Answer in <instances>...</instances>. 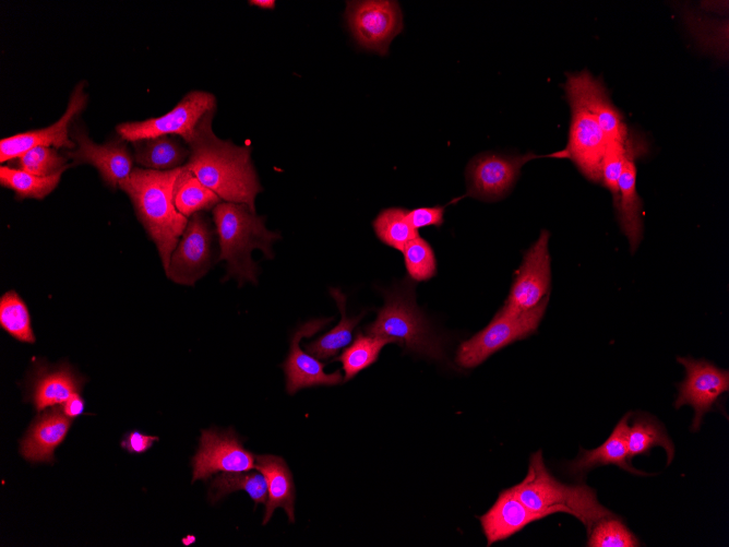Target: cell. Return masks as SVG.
Instances as JSON below:
<instances>
[{
    "label": "cell",
    "instance_id": "cell-1",
    "mask_svg": "<svg viewBox=\"0 0 729 547\" xmlns=\"http://www.w3.org/2000/svg\"><path fill=\"white\" fill-rule=\"evenodd\" d=\"M214 114L207 112L186 142L190 155L184 166L220 199L246 204L255 212L254 200L262 188L251 151L217 138L212 129Z\"/></svg>",
    "mask_w": 729,
    "mask_h": 547
},
{
    "label": "cell",
    "instance_id": "cell-2",
    "mask_svg": "<svg viewBox=\"0 0 729 547\" xmlns=\"http://www.w3.org/2000/svg\"><path fill=\"white\" fill-rule=\"evenodd\" d=\"M181 169L182 166L171 170L135 168L118 186L131 199L136 216L155 242L165 272L189 222L174 201Z\"/></svg>",
    "mask_w": 729,
    "mask_h": 547
},
{
    "label": "cell",
    "instance_id": "cell-3",
    "mask_svg": "<svg viewBox=\"0 0 729 547\" xmlns=\"http://www.w3.org/2000/svg\"><path fill=\"white\" fill-rule=\"evenodd\" d=\"M213 217L220 247L218 260L227 262L228 276L236 277L240 285L247 281L255 284L259 269L251 253L258 249L272 259L271 246L279 234L268 230L264 218L242 203H218Z\"/></svg>",
    "mask_w": 729,
    "mask_h": 547
},
{
    "label": "cell",
    "instance_id": "cell-4",
    "mask_svg": "<svg viewBox=\"0 0 729 547\" xmlns=\"http://www.w3.org/2000/svg\"><path fill=\"white\" fill-rule=\"evenodd\" d=\"M518 499L530 510L545 516L557 512L574 515L587 528L598 521L613 516L597 500L596 492L585 486H569L557 480L547 469L542 452L531 454L525 478L512 487Z\"/></svg>",
    "mask_w": 729,
    "mask_h": 547
},
{
    "label": "cell",
    "instance_id": "cell-5",
    "mask_svg": "<svg viewBox=\"0 0 729 547\" xmlns=\"http://www.w3.org/2000/svg\"><path fill=\"white\" fill-rule=\"evenodd\" d=\"M366 334L392 338L406 349L434 359H442V342L415 302L414 289L399 286L385 295L377 319L366 326Z\"/></svg>",
    "mask_w": 729,
    "mask_h": 547
},
{
    "label": "cell",
    "instance_id": "cell-6",
    "mask_svg": "<svg viewBox=\"0 0 729 547\" xmlns=\"http://www.w3.org/2000/svg\"><path fill=\"white\" fill-rule=\"evenodd\" d=\"M564 93L571 108V122L567 145L561 150L562 158L571 159L588 180L599 182L608 141L586 106L573 73H566Z\"/></svg>",
    "mask_w": 729,
    "mask_h": 547
},
{
    "label": "cell",
    "instance_id": "cell-7",
    "mask_svg": "<svg viewBox=\"0 0 729 547\" xmlns=\"http://www.w3.org/2000/svg\"><path fill=\"white\" fill-rule=\"evenodd\" d=\"M548 302L549 295L533 309L518 314L499 310L485 329L459 345L455 362L463 368H474L501 348L531 335L536 332Z\"/></svg>",
    "mask_w": 729,
    "mask_h": 547
},
{
    "label": "cell",
    "instance_id": "cell-8",
    "mask_svg": "<svg viewBox=\"0 0 729 547\" xmlns=\"http://www.w3.org/2000/svg\"><path fill=\"white\" fill-rule=\"evenodd\" d=\"M216 110V98L212 93L192 91L168 112L143 121L123 122L117 126L118 135L128 142L163 135H177L187 142L201 119Z\"/></svg>",
    "mask_w": 729,
    "mask_h": 547
},
{
    "label": "cell",
    "instance_id": "cell-9",
    "mask_svg": "<svg viewBox=\"0 0 729 547\" xmlns=\"http://www.w3.org/2000/svg\"><path fill=\"white\" fill-rule=\"evenodd\" d=\"M345 19L356 43L382 56L403 29V16L397 1H348Z\"/></svg>",
    "mask_w": 729,
    "mask_h": 547
},
{
    "label": "cell",
    "instance_id": "cell-10",
    "mask_svg": "<svg viewBox=\"0 0 729 547\" xmlns=\"http://www.w3.org/2000/svg\"><path fill=\"white\" fill-rule=\"evenodd\" d=\"M548 230H541L537 241L524 253L516 271L510 294L501 312L518 314L536 307L549 295L551 267Z\"/></svg>",
    "mask_w": 729,
    "mask_h": 547
},
{
    "label": "cell",
    "instance_id": "cell-11",
    "mask_svg": "<svg viewBox=\"0 0 729 547\" xmlns=\"http://www.w3.org/2000/svg\"><path fill=\"white\" fill-rule=\"evenodd\" d=\"M538 157L541 156L533 153L524 155L482 153L475 156L466 169V195L489 202L504 198L513 188L522 167Z\"/></svg>",
    "mask_w": 729,
    "mask_h": 547
},
{
    "label": "cell",
    "instance_id": "cell-12",
    "mask_svg": "<svg viewBox=\"0 0 729 547\" xmlns=\"http://www.w3.org/2000/svg\"><path fill=\"white\" fill-rule=\"evenodd\" d=\"M678 361L685 368V378L678 384L674 407H693L691 430L697 431L703 416L713 411L720 395L729 390V372L704 359L678 357Z\"/></svg>",
    "mask_w": 729,
    "mask_h": 547
},
{
    "label": "cell",
    "instance_id": "cell-13",
    "mask_svg": "<svg viewBox=\"0 0 729 547\" xmlns=\"http://www.w3.org/2000/svg\"><path fill=\"white\" fill-rule=\"evenodd\" d=\"M87 99L85 82L82 81L71 93L64 114L55 123L43 129L16 133L1 139L0 162L4 163L17 158L36 146L74 148L75 144L70 136V130L74 118L86 107Z\"/></svg>",
    "mask_w": 729,
    "mask_h": 547
},
{
    "label": "cell",
    "instance_id": "cell-14",
    "mask_svg": "<svg viewBox=\"0 0 729 547\" xmlns=\"http://www.w3.org/2000/svg\"><path fill=\"white\" fill-rule=\"evenodd\" d=\"M70 136L74 150H67L64 155L74 164H89L98 171L105 183L115 189L133 170V157L121 138L104 144L93 142L81 123L73 122Z\"/></svg>",
    "mask_w": 729,
    "mask_h": 547
},
{
    "label": "cell",
    "instance_id": "cell-15",
    "mask_svg": "<svg viewBox=\"0 0 729 547\" xmlns=\"http://www.w3.org/2000/svg\"><path fill=\"white\" fill-rule=\"evenodd\" d=\"M212 227L210 221L195 213L174 250L166 275L177 284L194 285L211 266Z\"/></svg>",
    "mask_w": 729,
    "mask_h": 547
},
{
    "label": "cell",
    "instance_id": "cell-16",
    "mask_svg": "<svg viewBox=\"0 0 729 547\" xmlns=\"http://www.w3.org/2000/svg\"><path fill=\"white\" fill-rule=\"evenodd\" d=\"M193 478L206 479L217 472H244L255 467V456L232 431L204 430L192 460Z\"/></svg>",
    "mask_w": 729,
    "mask_h": 547
},
{
    "label": "cell",
    "instance_id": "cell-17",
    "mask_svg": "<svg viewBox=\"0 0 729 547\" xmlns=\"http://www.w3.org/2000/svg\"><path fill=\"white\" fill-rule=\"evenodd\" d=\"M626 155L619 178V204L616 210L620 227L635 252L643 238L642 200L636 189V159L647 152V142L637 132H629Z\"/></svg>",
    "mask_w": 729,
    "mask_h": 547
},
{
    "label": "cell",
    "instance_id": "cell-18",
    "mask_svg": "<svg viewBox=\"0 0 729 547\" xmlns=\"http://www.w3.org/2000/svg\"><path fill=\"white\" fill-rule=\"evenodd\" d=\"M332 320V318L310 320L294 333L289 354L283 366L286 376V390L289 394H295L297 391L304 388L335 385L344 381L340 370L333 373H326L324 371L325 364L299 347L301 338L318 333Z\"/></svg>",
    "mask_w": 729,
    "mask_h": 547
},
{
    "label": "cell",
    "instance_id": "cell-19",
    "mask_svg": "<svg viewBox=\"0 0 729 547\" xmlns=\"http://www.w3.org/2000/svg\"><path fill=\"white\" fill-rule=\"evenodd\" d=\"M545 515L528 509L513 488L500 492L494 504L479 518L487 545L503 540Z\"/></svg>",
    "mask_w": 729,
    "mask_h": 547
},
{
    "label": "cell",
    "instance_id": "cell-20",
    "mask_svg": "<svg viewBox=\"0 0 729 547\" xmlns=\"http://www.w3.org/2000/svg\"><path fill=\"white\" fill-rule=\"evenodd\" d=\"M582 97L596 118L608 143H624L629 130L620 110L612 104L609 92L600 78H594L587 70L573 73Z\"/></svg>",
    "mask_w": 729,
    "mask_h": 547
},
{
    "label": "cell",
    "instance_id": "cell-21",
    "mask_svg": "<svg viewBox=\"0 0 729 547\" xmlns=\"http://www.w3.org/2000/svg\"><path fill=\"white\" fill-rule=\"evenodd\" d=\"M630 416L629 413L622 417L600 447L593 450L581 449L577 457L567 464V472L573 476H583L597 466L613 464L632 474L646 475L628 462L630 460L628 449Z\"/></svg>",
    "mask_w": 729,
    "mask_h": 547
},
{
    "label": "cell",
    "instance_id": "cell-22",
    "mask_svg": "<svg viewBox=\"0 0 729 547\" xmlns=\"http://www.w3.org/2000/svg\"><path fill=\"white\" fill-rule=\"evenodd\" d=\"M265 477L267 500L263 524H266L276 508H283L290 522H295L296 489L286 462L274 455L255 456V467Z\"/></svg>",
    "mask_w": 729,
    "mask_h": 547
},
{
    "label": "cell",
    "instance_id": "cell-23",
    "mask_svg": "<svg viewBox=\"0 0 729 547\" xmlns=\"http://www.w3.org/2000/svg\"><path fill=\"white\" fill-rule=\"evenodd\" d=\"M71 419L60 408L44 414L29 429L21 444L22 455L32 462H49L63 441Z\"/></svg>",
    "mask_w": 729,
    "mask_h": 547
},
{
    "label": "cell",
    "instance_id": "cell-24",
    "mask_svg": "<svg viewBox=\"0 0 729 547\" xmlns=\"http://www.w3.org/2000/svg\"><path fill=\"white\" fill-rule=\"evenodd\" d=\"M135 160L146 169L171 170L181 167L190 150L174 135L142 139L132 142Z\"/></svg>",
    "mask_w": 729,
    "mask_h": 547
},
{
    "label": "cell",
    "instance_id": "cell-25",
    "mask_svg": "<svg viewBox=\"0 0 729 547\" xmlns=\"http://www.w3.org/2000/svg\"><path fill=\"white\" fill-rule=\"evenodd\" d=\"M682 12L683 23L698 47L720 60L728 58V22L715 20L685 7Z\"/></svg>",
    "mask_w": 729,
    "mask_h": 547
},
{
    "label": "cell",
    "instance_id": "cell-26",
    "mask_svg": "<svg viewBox=\"0 0 729 547\" xmlns=\"http://www.w3.org/2000/svg\"><path fill=\"white\" fill-rule=\"evenodd\" d=\"M335 299L342 318L338 324L319 338L304 345L306 350L318 359H328L336 356L339 350L348 346L352 338V330L361 320L364 312L358 317L349 318L346 313V297L337 288L330 289Z\"/></svg>",
    "mask_w": 729,
    "mask_h": 547
},
{
    "label": "cell",
    "instance_id": "cell-27",
    "mask_svg": "<svg viewBox=\"0 0 729 547\" xmlns=\"http://www.w3.org/2000/svg\"><path fill=\"white\" fill-rule=\"evenodd\" d=\"M80 381L67 367L52 371H43L35 380L33 401L37 411L56 404L64 403L72 394L80 390Z\"/></svg>",
    "mask_w": 729,
    "mask_h": 547
},
{
    "label": "cell",
    "instance_id": "cell-28",
    "mask_svg": "<svg viewBox=\"0 0 729 547\" xmlns=\"http://www.w3.org/2000/svg\"><path fill=\"white\" fill-rule=\"evenodd\" d=\"M174 201L176 209L186 217L216 206L220 198L204 186L184 165L176 181Z\"/></svg>",
    "mask_w": 729,
    "mask_h": 547
},
{
    "label": "cell",
    "instance_id": "cell-29",
    "mask_svg": "<svg viewBox=\"0 0 729 547\" xmlns=\"http://www.w3.org/2000/svg\"><path fill=\"white\" fill-rule=\"evenodd\" d=\"M654 447H661L667 453V464L673 459L674 448L660 423L648 415H638L629 428V459L638 454H647Z\"/></svg>",
    "mask_w": 729,
    "mask_h": 547
},
{
    "label": "cell",
    "instance_id": "cell-30",
    "mask_svg": "<svg viewBox=\"0 0 729 547\" xmlns=\"http://www.w3.org/2000/svg\"><path fill=\"white\" fill-rule=\"evenodd\" d=\"M236 490L246 491L255 504L265 503L267 500L265 477L262 473L251 471L224 472L216 476L211 484L208 497L215 502Z\"/></svg>",
    "mask_w": 729,
    "mask_h": 547
},
{
    "label": "cell",
    "instance_id": "cell-31",
    "mask_svg": "<svg viewBox=\"0 0 729 547\" xmlns=\"http://www.w3.org/2000/svg\"><path fill=\"white\" fill-rule=\"evenodd\" d=\"M390 343H394V341L359 332L354 342L337 358L343 366L344 381L352 379L360 371L374 364L381 349Z\"/></svg>",
    "mask_w": 729,
    "mask_h": 547
},
{
    "label": "cell",
    "instance_id": "cell-32",
    "mask_svg": "<svg viewBox=\"0 0 729 547\" xmlns=\"http://www.w3.org/2000/svg\"><path fill=\"white\" fill-rule=\"evenodd\" d=\"M407 214L408 210L403 207L382 210L372 223L377 237L383 243L403 251L409 241L419 236L418 230L409 223Z\"/></svg>",
    "mask_w": 729,
    "mask_h": 547
},
{
    "label": "cell",
    "instance_id": "cell-33",
    "mask_svg": "<svg viewBox=\"0 0 729 547\" xmlns=\"http://www.w3.org/2000/svg\"><path fill=\"white\" fill-rule=\"evenodd\" d=\"M63 171L49 177H38L25 170L0 167V185L13 190L20 199H44L58 186Z\"/></svg>",
    "mask_w": 729,
    "mask_h": 547
},
{
    "label": "cell",
    "instance_id": "cell-34",
    "mask_svg": "<svg viewBox=\"0 0 729 547\" xmlns=\"http://www.w3.org/2000/svg\"><path fill=\"white\" fill-rule=\"evenodd\" d=\"M0 325L19 341L35 342L27 307L13 290L5 293L0 299Z\"/></svg>",
    "mask_w": 729,
    "mask_h": 547
},
{
    "label": "cell",
    "instance_id": "cell-35",
    "mask_svg": "<svg viewBox=\"0 0 729 547\" xmlns=\"http://www.w3.org/2000/svg\"><path fill=\"white\" fill-rule=\"evenodd\" d=\"M589 547H637L640 542L621 520L613 516L605 518L588 532Z\"/></svg>",
    "mask_w": 729,
    "mask_h": 547
},
{
    "label": "cell",
    "instance_id": "cell-36",
    "mask_svg": "<svg viewBox=\"0 0 729 547\" xmlns=\"http://www.w3.org/2000/svg\"><path fill=\"white\" fill-rule=\"evenodd\" d=\"M408 275L416 282L430 280L437 273L433 249L427 240L417 236L403 249Z\"/></svg>",
    "mask_w": 729,
    "mask_h": 547
},
{
    "label": "cell",
    "instance_id": "cell-37",
    "mask_svg": "<svg viewBox=\"0 0 729 547\" xmlns=\"http://www.w3.org/2000/svg\"><path fill=\"white\" fill-rule=\"evenodd\" d=\"M17 159L20 169L38 177H49L69 167L68 157L61 155L55 147L48 146L33 147Z\"/></svg>",
    "mask_w": 729,
    "mask_h": 547
},
{
    "label": "cell",
    "instance_id": "cell-38",
    "mask_svg": "<svg viewBox=\"0 0 729 547\" xmlns=\"http://www.w3.org/2000/svg\"><path fill=\"white\" fill-rule=\"evenodd\" d=\"M625 155V142H609L601 162L600 181L611 192L616 210L619 204V178L623 168Z\"/></svg>",
    "mask_w": 729,
    "mask_h": 547
},
{
    "label": "cell",
    "instance_id": "cell-39",
    "mask_svg": "<svg viewBox=\"0 0 729 547\" xmlns=\"http://www.w3.org/2000/svg\"><path fill=\"white\" fill-rule=\"evenodd\" d=\"M408 221L415 229L426 226L440 227L444 222V206H425L408 211Z\"/></svg>",
    "mask_w": 729,
    "mask_h": 547
},
{
    "label": "cell",
    "instance_id": "cell-40",
    "mask_svg": "<svg viewBox=\"0 0 729 547\" xmlns=\"http://www.w3.org/2000/svg\"><path fill=\"white\" fill-rule=\"evenodd\" d=\"M156 440H158L157 437L146 436L140 431H132L126 436L121 445L129 452L142 453L147 451Z\"/></svg>",
    "mask_w": 729,
    "mask_h": 547
},
{
    "label": "cell",
    "instance_id": "cell-41",
    "mask_svg": "<svg viewBox=\"0 0 729 547\" xmlns=\"http://www.w3.org/2000/svg\"><path fill=\"white\" fill-rule=\"evenodd\" d=\"M63 413L70 417H77L84 412V402L79 393L72 394L62 406Z\"/></svg>",
    "mask_w": 729,
    "mask_h": 547
},
{
    "label": "cell",
    "instance_id": "cell-42",
    "mask_svg": "<svg viewBox=\"0 0 729 547\" xmlns=\"http://www.w3.org/2000/svg\"><path fill=\"white\" fill-rule=\"evenodd\" d=\"M251 5H256L262 9H274L275 7V1L274 0H251L249 1Z\"/></svg>",
    "mask_w": 729,
    "mask_h": 547
}]
</instances>
